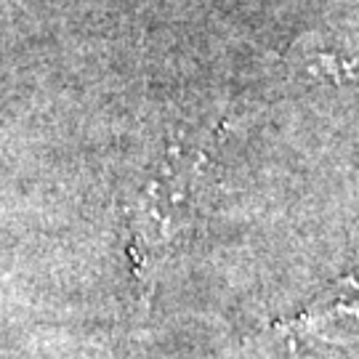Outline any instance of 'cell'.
I'll return each mask as SVG.
<instances>
[{"label": "cell", "instance_id": "cell-2", "mask_svg": "<svg viewBox=\"0 0 359 359\" xmlns=\"http://www.w3.org/2000/svg\"><path fill=\"white\" fill-rule=\"evenodd\" d=\"M277 333L295 348L359 346V264L277 322Z\"/></svg>", "mask_w": 359, "mask_h": 359}, {"label": "cell", "instance_id": "cell-1", "mask_svg": "<svg viewBox=\"0 0 359 359\" xmlns=\"http://www.w3.org/2000/svg\"><path fill=\"white\" fill-rule=\"evenodd\" d=\"M200 176L203 154L170 147L130 197L126 208L128 253L133 271L144 285L154 280L160 261L192 216Z\"/></svg>", "mask_w": 359, "mask_h": 359}]
</instances>
